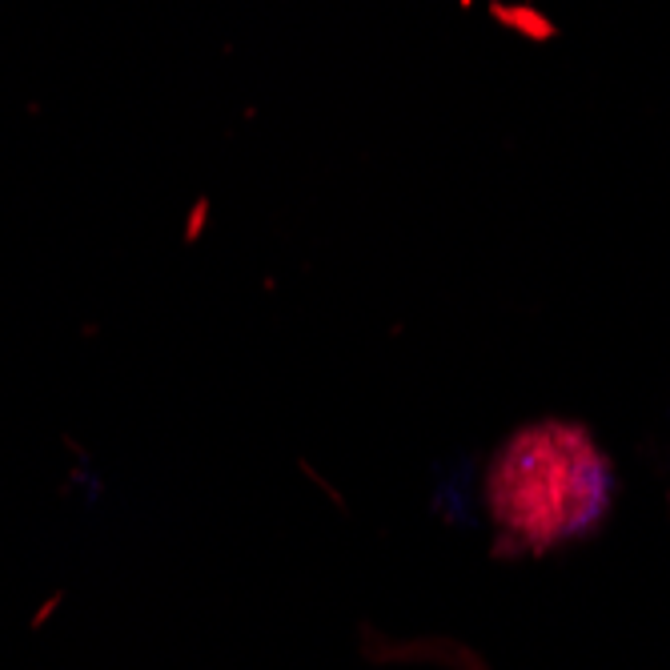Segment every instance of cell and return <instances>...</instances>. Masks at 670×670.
Instances as JSON below:
<instances>
[{"instance_id":"6da1fadb","label":"cell","mask_w":670,"mask_h":670,"mask_svg":"<svg viewBox=\"0 0 670 670\" xmlns=\"http://www.w3.org/2000/svg\"><path fill=\"white\" fill-rule=\"evenodd\" d=\"M614 506V462L578 422L514 430L486 470V510L498 526L494 554H546L598 534Z\"/></svg>"},{"instance_id":"3957f363","label":"cell","mask_w":670,"mask_h":670,"mask_svg":"<svg viewBox=\"0 0 670 670\" xmlns=\"http://www.w3.org/2000/svg\"><path fill=\"white\" fill-rule=\"evenodd\" d=\"M205 221H209V197H197L189 217H185V241H197L205 233Z\"/></svg>"},{"instance_id":"5b68a950","label":"cell","mask_w":670,"mask_h":670,"mask_svg":"<svg viewBox=\"0 0 670 670\" xmlns=\"http://www.w3.org/2000/svg\"><path fill=\"white\" fill-rule=\"evenodd\" d=\"M462 5H470V0H462Z\"/></svg>"},{"instance_id":"7a4b0ae2","label":"cell","mask_w":670,"mask_h":670,"mask_svg":"<svg viewBox=\"0 0 670 670\" xmlns=\"http://www.w3.org/2000/svg\"><path fill=\"white\" fill-rule=\"evenodd\" d=\"M490 21L510 29V33H518V37H526V41H534V45H546V41L558 37V25L534 5H506V0H490Z\"/></svg>"},{"instance_id":"277c9868","label":"cell","mask_w":670,"mask_h":670,"mask_svg":"<svg viewBox=\"0 0 670 670\" xmlns=\"http://www.w3.org/2000/svg\"><path fill=\"white\" fill-rule=\"evenodd\" d=\"M57 602H61V594H53V598H49V602H45V606H41V614H37V618H33V630H37V626H41V622H45V618H49V614H53V610H57Z\"/></svg>"}]
</instances>
